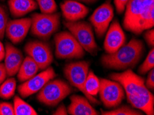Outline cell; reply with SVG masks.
I'll list each match as a JSON object with an SVG mask.
<instances>
[{
    "instance_id": "cell-1",
    "label": "cell",
    "mask_w": 154,
    "mask_h": 115,
    "mask_svg": "<svg viewBox=\"0 0 154 115\" xmlns=\"http://www.w3.org/2000/svg\"><path fill=\"white\" fill-rule=\"evenodd\" d=\"M123 27L136 35L154 26V0H129L125 6Z\"/></svg>"
},
{
    "instance_id": "cell-2",
    "label": "cell",
    "mask_w": 154,
    "mask_h": 115,
    "mask_svg": "<svg viewBox=\"0 0 154 115\" xmlns=\"http://www.w3.org/2000/svg\"><path fill=\"white\" fill-rule=\"evenodd\" d=\"M145 52L144 43L140 39L132 38L127 44L113 54H104L101 57V64L106 69L125 70L134 68Z\"/></svg>"
},
{
    "instance_id": "cell-3",
    "label": "cell",
    "mask_w": 154,
    "mask_h": 115,
    "mask_svg": "<svg viewBox=\"0 0 154 115\" xmlns=\"http://www.w3.org/2000/svg\"><path fill=\"white\" fill-rule=\"evenodd\" d=\"M72 92V87L62 79H51L37 92V99L47 106H56Z\"/></svg>"
},
{
    "instance_id": "cell-4",
    "label": "cell",
    "mask_w": 154,
    "mask_h": 115,
    "mask_svg": "<svg viewBox=\"0 0 154 115\" xmlns=\"http://www.w3.org/2000/svg\"><path fill=\"white\" fill-rule=\"evenodd\" d=\"M88 71L89 63L86 61L69 63L65 65L64 68V76L69 81L70 85L80 90L91 104L97 105L100 104L99 101L88 95L85 90V81Z\"/></svg>"
},
{
    "instance_id": "cell-5",
    "label": "cell",
    "mask_w": 154,
    "mask_h": 115,
    "mask_svg": "<svg viewBox=\"0 0 154 115\" xmlns=\"http://www.w3.org/2000/svg\"><path fill=\"white\" fill-rule=\"evenodd\" d=\"M60 14L35 13L31 17V34L43 41H47L59 29Z\"/></svg>"
},
{
    "instance_id": "cell-6",
    "label": "cell",
    "mask_w": 154,
    "mask_h": 115,
    "mask_svg": "<svg viewBox=\"0 0 154 115\" xmlns=\"http://www.w3.org/2000/svg\"><path fill=\"white\" fill-rule=\"evenodd\" d=\"M55 56L58 59H82L85 55V50L71 32H58L54 37Z\"/></svg>"
},
{
    "instance_id": "cell-7",
    "label": "cell",
    "mask_w": 154,
    "mask_h": 115,
    "mask_svg": "<svg viewBox=\"0 0 154 115\" xmlns=\"http://www.w3.org/2000/svg\"><path fill=\"white\" fill-rule=\"evenodd\" d=\"M64 23L84 50L93 56L97 55L99 47L95 42L92 26L90 23L84 21L64 22Z\"/></svg>"
},
{
    "instance_id": "cell-8",
    "label": "cell",
    "mask_w": 154,
    "mask_h": 115,
    "mask_svg": "<svg viewBox=\"0 0 154 115\" xmlns=\"http://www.w3.org/2000/svg\"><path fill=\"white\" fill-rule=\"evenodd\" d=\"M100 100L106 108H115L119 106L125 98V92L118 82L104 78L99 79Z\"/></svg>"
},
{
    "instance_id": "cell-9",
    "label": "cell",
    "mask_w": 154,
    "mask_h": 115,
    "mask_svg": "<svg viewBox=\"0 0 154 115\" xmlns=\"http://www.w3.org/2000/svg\"><path fill=\"white\" fill-rule=\"evenodd\" d=\"M109 77L111 80L121 84L126 95H140L149 92L144 83V78L134 73L131 69L119 73H111Z\"/></svg>"
},
{
    "instance_id": "cell-10",
    "label": "cell",
    "mask_w": 154,
    "mask_h": 115,
    "mask_svg": "<svg viewBox=\"0 0 154 115\" xmlns=\"http://www.w3.org/2000/svg\"><path fill=\"white\" fill-rule=\"evenodd\" d=\"M24 50L27 55L35 61L39 70L47 68L53 61L52 48L46 42L39 40L30 41L25 45Z\"/></svg>"
},
{
    "instance_id": "cell-11",
    "label": "cell",
    "mask_w": 154,
    "mask_h": 115,
    "mask_svg": "<svg viewBox=\"0 0 154 115\" xmlns=\"http://www.w3.org/2000/svg\"><path fill=\"white\" fill-rule=\"evenodd\" d=\"M113 7L110 0H107L95 9L89 18L90 22L94 28L95 34L98 38H102L113 20Z\"/></svg>"
},
{
    "instance_id": "cell-12",
    "label": "cell",
    "mask_w": 154,
    "mask_h": 115,
    "mask_svg": "<svg viewBox=\"0 0 154 115\" xmlns=\"http://www.w3.org/2000/svg\"><path fill=\"white\" fill-rule=\"evenodd\" d=\"M56 76L53 68L51 66L42 70L40 73L36 74L29 80L23 82L18 86V92L21 97L26 98L38 92L45 84Z\"/></svg>"
},
{
    "instance_id": "cell-13",
    "label": "cell",
    "mask_w": 154,
    "mask_h": 115,
    "mask_svg": "<svg viewBox=\"0 0 154 115\" xmlns=\"http://www.w3.org/2000/svg\"><path fill=\"white\" fill-rule=\"evenodd\" d=\"M126 36L117 20L109 26L104 42V48L107 54H113L125 44Z\"/></svg>"
},
{
    "instance_id": "cell-14",
    "label": "cell",
    "mask_w": 154,
    "mask_h": 115,
    "mask_svg": "<svg viewBox=\"0 0 154 115\" xmlns=\"http://www.w3.org/2000/svg\"><path fill=\"white\" fill-rule=\"evenodd\" d=\"M31 26V18H22L8 20L5 34L13 44H17L26 37Z\"/></svg>"
},
{
    "instance_id": "cell-15",
    "label": "cell",
    "mask_w": 154,
    "mask_h": 115,
    "mask_svg": "<svg viewBox=\"0 0 154 115\" xmlns=\"http://www.w3.org/2000/svg\"><path fill=\"white\" fill-rule=\"evenodd\" d=\"M62 15L66 22H78L88 15L89 9L76 0H66L60 4Z\"/></svg>"
},
{
    "instance_id": "cell-16",
    "label": "cell",
    "mask_w": 154,
    "mask_h": 115,
    "mask_svg": "<svg viewBox=\"0 0 154 115\" xmlns=\"http://www.w3.org/2000/svg\"><path fill=\"white\" fill-rule=\"evenodd\" d=\"M4 59L7 75L8 77H13L17 74L24 60V56L20 49L13 44L7 43L5 46V57Z\"/></svg>"
},
{
    "instance_id": "cell-17",
    "label": "cell",
    "mask_w": 154,
    "mask_h": 115,
    "mask_svg": "<svg viewBox=\"0 0 154 115\" xmlns=\"http://www.w3.org/2000/svg\"><path fill=\"white\" fill-rule=\"evenodd\" d=\"M71 104L67 107L71 115H98L100 113L93 107L88 100L82 96L74 95L70 97Z\"/></svg>"
},
{
    "instance_id": "cell-18",
    "label": "cell",
    "mask_w": 154,
    "mask_h": 115,
    "mask_svg": "<svg viewBox=\"0 0 154 115\" xmlns=\"http://www.w3.org/2000/svg\"><path fill=\"white\" fill-rule=\"evenodd\" d=\"M127 101L135 108L147 115L154 114V97L150 91L140 95H127Z\"/></svg>"
},
{
    "instance_id": "cell-19",
    "label": "cell",
    "mask_w": 154,
    "mask_h": 115,
    "mask_svg": "<svg viewBox=\"0 0 154 115\" xmlns=\"http://www.w3.org/2000/svg\"><path fill=\"white\" fill-rule=\"evenodd\" d=\"M9 11L14 17H23L37 8V4L34 0H8Z\"/></svg>"
},
{
    "instance_id": "cell-20",
    "label": "cell",
    "mask_w": 154,
    "mask_h": 115,
    "mask_svg": "<svg viewBox=\"0 0 154 115\" xmlns=\"http://www.w3.org/2000/svg\"><path fill=\"white\" fill-rule=\"evenodd\" d=\"M39 67L35 61L29 56L24 59L17 72V79L20 82H24L35 76L38 72Z\"/></svg>"
},
{
    "instance_id": "cell-21",
    "label": "cell",
    "mask_w": 154,
    "mask_h": 115,
    "mask_svg": "<svg viewBox=\"0 0 154 115\" xmlns=\"http://www.w3.org/2000/svg\"><path fill=\"white\" fill-rule=\"evenodd\" d=\"M13 107L15 115H37L35 110L18 96L14 98Z\"/></svg>"
},
{
    "instance_id": "cell-22",
    "label": "cell",
    "mask_w": 154,
    "mask_h": 115,
    "mask_svg": "<svg viewBox=\"0 0 154 115\" xmlns=\"http://www.w3.org/2000/svg\"><path fill=\"white\" fill-rule=\"evenodd\" d=\"M17 82L12 77L7 79L0 85V98L4 99H10L12 98L16 90Z\"/></svg>"
},
{
    "instance_id": "cell-23",
    "label": "cell",
    "mask_w": 154,
    "mask_h": 115,
    "mask_svg": "<svg viewBox=\"0 0 154 115\" xmlns=\"http://www.w3.org/2000/svg\"><path fill=\"white\" fill-rule=\"evenodd\" d=\"M85 86L88 95L94 97H96L100 90V80L93 71H88Z\"/></svg>"
},
{
    "instance_id": "cell-24",
    "label": "cell",
    "mask_w": 154,
    "mask_h": 115,
    "mask_svg": "<svg viewBox=\"0 0 154 115\" xmlns=\"http://www.w3.org/2000/svg\"><path fill=\"white\" fill-rule=\"evenodd\" d=\"M102 115H142V112L132 108L131 107L124 105L120 107H116L110 111L101 110Z\"/></svg>"
},
{
    "instance_id": "cell-25",
    "label": "cell",
    "mask_w": 154,
    "mask_h": 115,
    "mask_svg": "<svg viewBox=\"0 0 154 115\" xmlns=\"http://www.w3.org/2000/svg\"><path fill=\"white\" fill-rule=\"evenodd\" d=\"M42 13L52 14L57 10V6L55 0H36Z\"/></svg>"
},
{
    "instance_id": "cell-26",
    "label": "cell",
    "mask_w": 154,
    "mask_h": 115,
    "mask_svg": "<svg viewBox=\"0 0 154 115\" xmlns=\"http://www.w3.org/2000/svg\"><path fill=\"white\" fill-rule=\"evenodd\" d=\"M154 66V49L151 48V50L149 51L148 55L143 63L140 65L138 68V72L140 75H144L153 68Z\"/></svg>"
},
{
    "instance_id": "cell-27",
    "label": "cell",
    "mask_w": 154,
    "mask_h": 115,
    "mask_svg": "<svg viewBox=\"0 0 154 115\" xmlns=\"http://www.w3.org/2000/svg\"><path fill=\"white\" fill-rule=\"evenodd\" d=\"M8 22V15L5 8L0 4V39H3L5 35L7 23Z\"/></svg>"
},
{
    "instance_id": "cell-28",
    "label": "cell",
    "mask_w": 154,
    "mask_h": 115,
    "mask_svg": "<svg viewBox=\"0 0 154 115\" xmlns=\"http://www.w3.org/2000/svg\"><path fill=\"white\" fill-rule=\"evenodd\" d=\"M0 115H15L13 105L9 102H0Z\"/></svg>"
},
{
    "instance_id": "cell-29",
    "label": "cell",
    "mask_w": 154,
    "mask_h": 115,
    "mask_svg": "<svg viewBox=\"0 0 154 115\" xmlns=\"http://www.w3.org/2000/svg\"><path fill=\"white\" fill-rule=\"evenodd\" d=\"M144 39H145L146 44L151 48H153L154 46V30L153 29L145 30L144 33Z\"/></svg>"
},
{
    "instance_id": "cell-30",
    "label": "cell",
    "mask_w": 154,
    "mask_h": 115,
    "mask_svg": "<svg viewBox=\"0 0 154 115\" xmlns=\"http://www.w3.org/2000/svg\"><path fill=\"white\" fill-rule=\"evenodd\" d=\"M145 86L149 90H153L154 89V70L151 69L149 71V74L145 82Z\"/></svg>"
},
{
    "instance_id": "cell-31",
    "label": "cell",
    "mask_w": 154,
    "mask_h": 115,
    "mask_svg": "<svg viewBox=\"0 0 154 115\" xmlns=\"http://www.w3.org/2000/svg\"><path fill=\"white\" fill-rule=\"evenodd\" d=\"M129 0H114V4L118 14H122L125 11V6Z\"/></svg>"
},
{
    "instance_id": "cell-32",
    "label": "cell",
    "mask_w": 154,
    "mask_h": 115,
    "mask_svg": "<svg viewBox=\"0 0 154 115\" xmlns=\"http://www.w3.org/2000/svg\"><path fill=\"white\" fill-rule=\"evenodd\" d=\"M7 75V72L4 63L0 62V85L6 80Z\"/></svg>"
},
{
    "instance_id": "cell-33",
    "label": "cell",
    "mask_w": 154,
    "mask_h": 115,
    "mask_svg": "<svg viewBox=\"0 0 154 115\" xmlns=\"http://www.w3.org/2000/svg\"><path fill=\"white\" fill-rule=\"evenodd\" d=\"M53 115H67L69 114H68V111H67L66 106H65L63 104H62L57 107V108L55 111L53 112Z\"/></svg>"
},
{
    "instance_id": "cell-34",
    "label": "cell",
    "mask_w": 154,
    "mask_h": 115,
    "mask_svg": "<svg viewBox=\"0 0 154 115\" xmlns=\"http://www.w3.org/2000/svg\"><path fill=\"white\" fill-rule=\"evenodd\" d=\"M4 57H5V47L0 41V62L4 60Z\"/></svg>"
},
{
    "instance_id": "cell-35",
    "label": "cell",
    "mask_w": 154,
    "mask_h": 115,
    "mask_svg": "<svg viewBox=\"0 0 154 115\" xmlns=\"http://www.w3.org/2000/svg\"><path fill=\"white\" fill-rule=\"evenodd\" d=\"M76 1H80L85 2V3H93V2H96L97 0H76Z\"/></svg>"
},
{
    "instance_id": "cell-36",
    "label": "cell",
    "mask_w": 154,
    "mask_h": 115,
    "mask_svg": "<svg viewBox=\"0 0 154 115\" xmlns=\"http://www.w3.org/2000/svg\"><path fill=\"white\" fill-rule=\"evenodd\" d=\"M0 1H5V0H0Z\"/></svg>"
}]
</instances>
